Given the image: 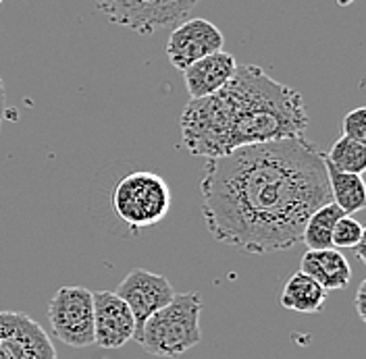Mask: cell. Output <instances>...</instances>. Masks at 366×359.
Listing matches in <instances>:
<instances>
[{
  "label": "cell",
  "instance_id": "6da1fadb",
  "mask_svg": "<svg viewBox=\"0 0 366 359\" xmlns=\"http://www.w3.org/2000/svg\"><path fill=\"white\" fill-rule=\"evenodd\" d=\"M200 193L212 239L256 256L296 246L308 216L331 202L322 152L306 137L208 158Z\"/></svg>",
  "mask_w": 366,
  "mask_h": 359
},
{
  "label": "cell",
  "instance_id": "7a4b0ae2",
  "mask_svg": "<svg viewBox=\"0 0 366 359\" xmlns=\"http://www.w3.org/2000/svg\"><path fill=\"white\" fill-rule=\"evenodd\" d=\"M179 127L183 148L208 160L244 146L304 137L308 114L300 91L274 81L264 69L242 65L221 90L189 100Z\"/></svg>",
  "mask_w": 366,
  "mask_h": 359
},
{
  "label": "cell",
  "instance_id": "3957f363",
  "mask_svg": "<svg viewBox=\"0 0 366 359\" xmlns=\"http://www.w3.org/2000/svg\"><path fill=\"white\" fill-rule=\"evenodd\" d=\"M202 308L204 303L196 291L175 295L164 308H160L142 324L134 340L154 358H179L202 340Z\"/></svg>",
  "mask_w": 366,
  "mask_h": 359
},
{
  "label": "cell",
  "instance_id": "277c9868",
  "mask_svg": "<svg viewBox=\"0 0 366 359\" xmlns=\"http://www.w3.org/2000/svg\"><path fill=\"white\" fill-rule=\"evenodd\" d=\"M114 216L139 233L162 223L171 210V189L167 181L150 171H134L114 183L111 191Z\"/></svg>",
  "mask_w": 366,
  "mask_h": 359
},
{
  "label": "cell",
  "instance_id": "5b68a950",
  "mask_svg": "<svg viewBox=\"0 0 366 359\" xmlns=\"http://www.w3.org/2000/svg\"><path fill=\"white\" fill-rule=\"evenodd\" d=\"M202 0H94L96 9L114 25L139 36L175 27Z\"/></svg>",
  "mask_w": 366,
  "mask_h": 359
},
{
  "label": "cell",
  "instance_id": "8992f818",
  "mask_svg": "<svg viewBox=\"0 0 366 359\" xmlns=\"http://www.w3.org/2000/svg\"><path fill=\"white\" fill-rule=\"evenodd\" d=\"M52 335L73 349L94 345V295L86 287H61L48 303Z\"/></svg>",
  "mask_w": 366,
  "mask_h": 359
},
{
  "label": "cell",
  "instance_id": "52a82bcc",
  "mask_svg": "<svg viewBox=\"0 0 366 359\" xmlns=\"http://www.w3.org/2000/svg\"><path fill=\"white\" fill-rule=\"evenodd\" d=\"M0 359H56V349L34 318L0 310Z\"/></svg>",
  "mask_w": 366,
  "mask_h": 359
},
{
  "label": "cell",
  "instance_id": "ba28073f",
  "mask_svg": "<svg viewBox=\"0 0 366 359\" xmlns=\"http://www.w3.org/2000/svg\"><path fill=\"white\" fill-rule=\"evenodd\" d=\"M225 38L214 23L206 19H185L177 23L164 46L167 59L177 71H185L196 61L204 59L212 52L223 50Z\"/></svg>",
  "mask_w": 366,
  "mask_h": 359
},
{
  "label": "cell",
  "instance_id": "9c48e42d",
  "mask_svg": "<svg viewBox=\"0 0 366 359\" xmlns=\"http://www.w3.org/2000/svg\"><path fill=\"white\" fill-rule=\"evenodd\" d=\"M114 293L127 303V308L136 318V335L150 315L159 312L160 308H164L175 297V289L167 276L144 268L127 272V276L121 280Z\"/></svg>",
  "mask_w": 366,
  "mask_h": 359
},
{
  "label": "cell",
  "instance_id": "30bf717a",
  "mask_svg": "<svg viewBox=\"0 0 366 359\" xmlns=\"http://www.w3.org/2000/svg\"><path fill=\"white\" fill-rule=\"evenodd\" d=\"M94 295V345L119 349L136 337V318L127 303L114 291Z\"/></svg>",
  "mask_w": 366,
  "mask_h": 359
},
{
  "label": "cell",
  "instance_id": "8fae6325",
  "mask_svg": "<svg viewBox=\"0 0 366 359\" xmlns=\"http://www.w3.org/2000/svg\"><path fill=\"white\" fill-rule=\"evenodd\" d=\"M235 56L229 54L225 50L212 52L204 59L196 61L192 67H187L183 73L185 88L189 91L192 100H200L206 96H212L219 91L235 73Z\"/></svg>",
  "mask_w": 366,
  "mask_h": 359
},
{
  "label": "cell",
  "instance_id": "7c38bea8",
  "mask_svg": "<svg viewBox=\"0 0 366 359\" xmlns=\"http://www.w3.org/2000/svg\"><path fill=\"white\" fill-rule=\"evenodd\" d=\"M300 270L317 280L325 291H340L352 280V266L340 249H308L302 256Z\"/></svg>",
  "mask_w": 366,
  "mask_h": 359
},
{
  "label": "cell",
  "instance_id": "4fadbf2b",
  "mask_svg": "<svg viewBox=\"0 0 366 359\" xmlns=\"http://www.w3.org/2000/svg\"><path fill=\"white\" fill-rule=\"evenodd\" d=\"M327 295L317 280H312L302 270L294 272L287 283L283 285L281 293V305L285 310L300 312V314H319L327 301Z\"/></svg>",
  "mask_w": 366,
  "mask_h": 359
},
{
  "label": "cell",
  "instance_id": "5bb4252c",
  "mask_svg": "<svg viewBox=\"0 0 366 359\" xmlns=\"http://www.w3.org/2000/svg\"><path fill=\"white\" fill-rule=\"evenodd\" d=\"M325 173H327V185H329L331 202L335 203L343 214L352 216V214L365 210L366 185L362 181V175L342 173V171L333 168L327 162H325Z\"/></svg>",
  "mask_w": 366,
  "mask_h": 359
},
{
  "label": "cell",
  "instance_id": "9a60e30c",
  "mask_svg": "<svg viewBox=\"0 0 366 359\" xmlns=\"http://www.w3.org/2000/svg\"><path fill=\"white\" fill-rule=\"evenodd\" d=\"M343 216V212L333 202H327L315 210L302 231L300 241L308 249H331L333 247V228Z\"/></svg>",
  "mask_w": 366,
  "mask_h": 359
},
{
  "label": "cell",
  "instance_id": "2e32d148",
  "mask_svg": "<svg viewBox=\"0 0 366 359\" xmlns=\"http://www.w3.org/2000/svg\"><path fill=\"white\" fill-rule=\"evenodd\" d=\"M322 160L342 173L362 175L366 168V143L350 137H340L331 146V150L322 154Z\"/></svg>",
  "mask_w": 366,
  "mask_h": 359
},
{
  "label": "cell",
  "instance_id": "e0dca14e",
  "mask_svg": "<svg viewBox=\"0 0 366 359\" xmlns=\"http://www.w3.org/2000/svg\"><path fill=\"white\" fill-rule=\"evenodd\" d=\"M358 246H365V226L360 221L343 214L333 228V247L335 249H342V247L356 249Z\"/></svg>",
  "mask_w": 366,
  "mask_h": 359
},
{
  "label": "cell",
  "instance_id": "ac0fdd59",
  "mask_svg": "<svg viewBox=\"0 0 366 359\" xmlns=\"http://www.w3.org/2000/svg\"><path fill=\"white\" fill-rule=\"evenodd\" d=\"M343 137L366 143V108H354L343 116Z\"/></svg>",
  "mask_w": 366,
  "mask_h": 359
},
{
  "label": "cell",
  "instance_id": "d6986e66",
  "mask_svg": "<svg viewBox=\"0 0 366 359\" xmlns=\"http://www.w3.org/2000/svg\"><path fill=\"white\" fill-rule=\"evenodd\" d=\"M365 297H366V280L360 283L358 291H356V312H358V318L366 322V308H365Z\"/></svg>",
  "mask_w": 366,
  "mask_h": 359
},
{
  "label": "cell",
  "instance_id": "ffe728a7",
  "mask_svg": "<svg viewBox=\"0 0 366 359\" xmlns=\"http://www.w3.org/2000/svg\"><path fill=\"white\" fill-rule=\"evenodd\" d=\"M4 114H6V90H4V84H2V77H0V129H2V123H4Z\"/></svg>",
  "mask_w": 366,
  "mask_h": 359
},
{
  "label": "cell",
  "instance_id": "44dd1931",
  "mask_svg": "<svg viewBox=\"0 0 366 359\" xmlns=\"http://www.w3.org/2000/svg\"><path fill=\"white\" fill-rule=\"evenodd\" d=\"M352 2H354V0H337L340 6H347V4H352Z\"/></svg>",
  "mask_w": 366,
  "mask_h": 359
},
{
  "label": "cell",
  "instance_id": "7402d4cb",
  "mask_svg": "<svg viewBox=\"0 0 366 359\" xmlns=\"http://www.w3.org/2000/svg\"><path fill=\"white\" fill-rule=\"evenodd\" d=\"M0 4H2V0H0Z\"/></svg>",
  "mask_w": 366,
  "mask_h": 359
}]
</instances>
